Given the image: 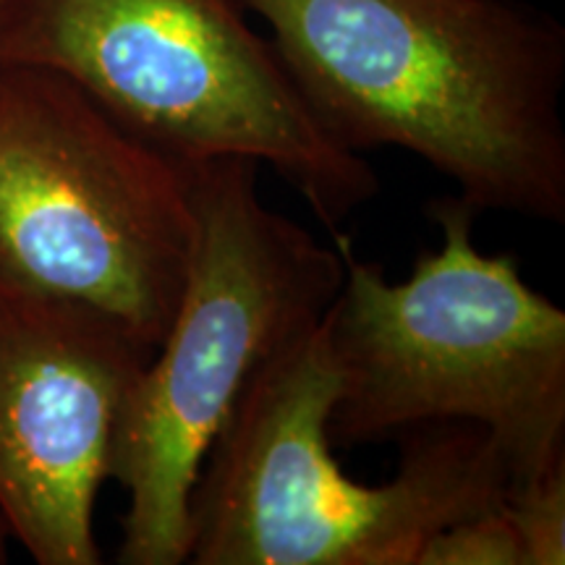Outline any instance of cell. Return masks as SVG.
Here are the masks:
<instances>
[{"label": "cell", "instance_id": "cell-1", "mask_svg": "<svg viewBox=\"0 0 565 565\" xmlns=\"http://www.w3.org/2000/svg\"><path fill=\"white\" fill-rule=\"evenodd\" d=\"M345 150L398 147L477 212L565 223V26L524 0H236Z\"/></svg>", "mask_w": 565, "mask_h": 565}, {"label": "cell", "instance_id": "cell-2", "mask_svg": "<svg viewBox=\"0 0 565 565\" xmlns=\"http://www.w3.org/2000/svg\"><path fill=\"white\" fill-rule=\"evenodd\" d=\"M443 246L406 280L356 257L343 233L341 291L324 324L341 372L330 440L356 445L433 424H477L515 479L565 456V312L534 291L511 254L475 244L477 210L429 204Z\"/></svg>", "mask_w": 565, "mask_h": 565}, {"label": "cell", "instance_id": "cell-3", "mask_svg": "<svg viewBox=\"0 0 565 565\" xmlns=\"http://www.w3.org/2000/svg\"><path fill=\"white\" fill-rule=\"evenodd\" d=\"M338 398L322 317L254 374L210 445L186 563L416 565L429 536L503 503L513 466L463 422L414 429L391 482H353L330 448Z\"/></svg>", "mask_w": 565, "mask_h": 565}, {"label": "cell", "instance_id": "cell-4", "mask_svg": "<svg viewBox=\"0 0 565 565\" xmlns=\"http://www.w3.org/2000/svg\"><path fill=\"white\" fill-rule=\"evenodd\" d=\"M259 162L192 171L194 249L175 315L126 398L110 477L129 494L124 565H181L202 461L254 374L328 315L338 246L259 200Z\"/></svg>", "mask_w": 565, "mask_h": 565}, {"label": "cell", "instance_id": "cell-5", "mask_svg": "<svg viewBox=\"0 0 565 565\" xmlns=\"http://www.w3.org/2000/svg\"><path fill=\"white\" fill-rule=\"evenodd\" d=\"M0 61L68 76L183 166L267 162L333 236L380 192L374 168L317 124L236 0H13Z\"/></svg>", "mask_w": 565, "mask_h": 565}, {"label": "cell", "instance_id": "cell-6", "mask_svg": "<svg viewBox=\"0 0 565 565\" xmlns=\"http://www.w3.org/2000/svg\"><path fill=\"white\" fill-rule=\"evenodd\" d=\"M192 171L68 76L0 61V280L160 343L194 249Z\"/></svg>", "mask_w": 565, "mask_h": 565}, {"label": "cell", "instance_id": "cell-7", "mask_svg": "<svg viewBox=\"0 0 565 565\" xmlns=\"http://www.w3.org/2000/svg\"><path fill=\"white\" fill-rule=\"evenodd\" d=\"M152 349L84 303L0 280V515L40 565H97L95 505Z\"/></svg>", "mask_w": 565, "mask_h": 565}, {"label": "cell", "instance_id": "cell-8", "mask_svg": "<svg viewBox=\"0 0 565 565\" xmlns=\"http://www.w3.org/2000/svg\"><path fill=\"white\" fill-rule=\"evenodd\" d=\"M500 505L521 536L526 565L565 563V456L545 471L513 479Z\"/></svg>", "mask_w": 565, "mask_h": 565}, {"label": "cell", "instance_id": "cell-9", "mask_svg": "<svg viewBox=\"0 0 565 565\" xmlns=\"http://www.w3.org/2000/svg\"><path fill=\"white\" fill-rule=\"evenodd\" d=\"M416 565H526V561L519 532L503 505H494L429 536Z\"/></svg>", "mask_w": 565, "mask_h": 565}, {"label": "cell", "instance_id": "cell-10", "mask_svg": "<svg viewBox=\"0 0 565 565\" xmlns=\"http://www.w3.org/2000/svg\"><path fill=\"white\" fill-rule=\"evenodd\" d=\"M9 540H11L9 524H6L3 515H0V563L9 561Z\"/></svg>", "mask_w": 565, "mask_h": 565}, {"label": "cell", "instance_id": "cell-11", "mask_svg": "<svg viewBox=\"0 0 565 565\" xmlns=\"http://www.w3.org/2000/svg\"><path fill=\"white\" fill-rule=\"evenodd\" d=\"M11 6H13V0H0V34H3V26H6V19H9V13H11Z\"/></svg>", "mask_w": 565, "mask_h": 565}]
</instances>
